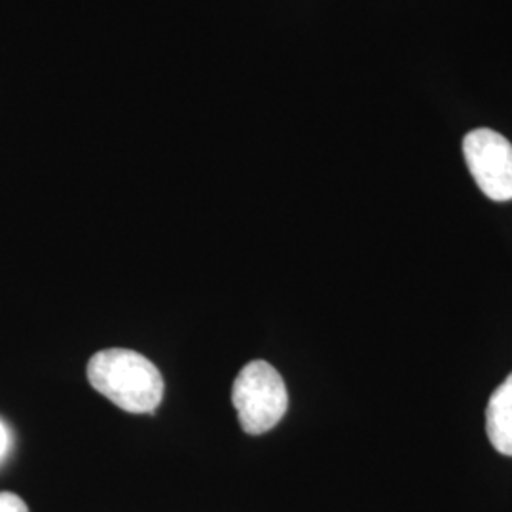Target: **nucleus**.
<instances>
[{
  "label": "nucleus",
  "mask_w": 512,
  "mask_h": 512,
  "mask_svg": "<svg viewBox=\"0 0 512 512\" xmlns=\"http://www.w3.org/2000/svg\"><path fill=\"white\" fill-rule=\"evenodd\" d=\"M95 391L129 414H150L164 399V378L158 366L131 349H103L88 363Z\"/></svg>",
  "instance_id": "1"
},
{
  "label": "nucleus",
  "mask_w": 512,
  "mask_h": 512,
  "mask_svg": "<svg viewBox=\"0 0 512 512\" xmlns=\"http://www.w3.org/2000/svg\"><path fill=\"white\" fill-rule=\"evenodd\" d=\"M232 403L247 435H264L283 420L289 393L281 374L266 361L243 366L232 387Z\"/></svg>",
  "instance_id": "2"
},
{
  "label": "nucleus",
  "mask_w": 512,
  "mask_h": 512,
  "mask_svg": "<svg viewBox=\"0 0 512 512\" xmlns=\"http://www.w3.org/2000/svg\"><path fill=\"white\" fill-rule=\"evenodd\" d=\"M463 156L476 186L494 202L512 200V145L494 129H473L463 139Z\"/></svg>",
  "instance_id": "3"
},
{
  "label": "nucleus",
  "mask_w": 512,
  "mask_h": 512,
  "mask_svg": "<svg viewBox=\"0 0 512 512\" xmlns=\"http://www.w3.org/2000/svg\"><path fill=\"white\" fill-rule=\"evenodd\" d=\"M486 433L499 454L512 458V374L490 397L486 408Z\"/></svg>",
  "instance_id": "4"
},
{
  "label": "nucleus",
  "mask_w": 512,
  "mask_h": 512,
  "mask_svg": "<svg viewBox=\"0 0 512 512\" xmlns=\"http://www.w3.org/2000/svg\"><path fill=\"white\" fill-rule=\"evenodd\" d=\"M0 512H29V509L19 495L2 492L0 494Z\"/></svg>",
  "instance_id": "5"
},
{
  "label": "nucleus",
  "mask_w": 512,
  "mask_h": 512,
  "mask_svg": "<svg viewBox=\"0 0 512 512\" xmlns=\"http://www.w3.org/2000/svg\"><path fill=\"white\" fill-rule=\"evenodd\" d=\"M8 448H10V433H8L6 425L0 421V459L6 456Z\"/></svg>",
  "instance_id": "6"
}]
</instances>
